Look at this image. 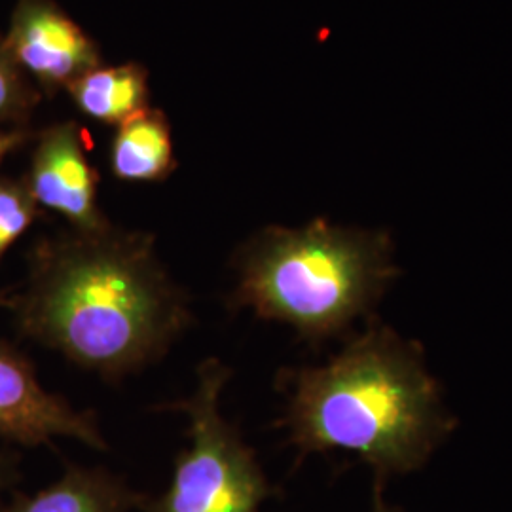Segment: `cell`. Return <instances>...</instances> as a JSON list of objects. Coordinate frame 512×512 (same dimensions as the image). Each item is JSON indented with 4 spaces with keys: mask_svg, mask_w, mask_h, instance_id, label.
Listing matches in <instances>:
<instances>
[{
    "mask_svg": "<svg viewBox=\"0 0 512 512\" xmlns=\"http://www.w3.org/2000/svg\"><path fill=\"white\" fill-rule=\"evenodd\" d=\"M37 133L29 128H0V164L19 148L35 141Z\"/></svg>",
    "mask_w": 512,
    "mask_h": 512,
    "instance_id": "obj_13",
    "label": "cell"
},
{
    "mask_svg": "<svg viewBox=\"0 0 512 512\" xmlns=\"http://www.w3.org/2000/svg\"><path fill=\"white\" fill-rule=\"evenodd\" d=\"M25 181L40 209L61 215L74 232L109 228L97 202L99 173L88 158V135L76 122H59L37 133Z\"/></svg>",
    "mask_w": 512,
    "mask_h": 512,
    "instance_id": "obj_6",
    "label": "cell"
},
{
    "mask_svg": "<svg viewBox=\"0 0 512 512\" xmlns=\"http://www.w3.org/2000/svg\"><path fill=\"white\" fill-rule=\"evenodd\" d=\"M67 92L84 116L116 128L150 107L148 73L139 63L99 65L76 78Z\"/></svg>",
    "mask_w": 512,
    "mask_h": 512,
    "instance_id": "obj_10",
    "label": "cell"
},
{
    "mask_svg": "<svg viewBox=\"0 0 512 512\" xmlns=\"http://www.w3.org/2000/svg\"><path fill=\"white\" fill-rule=\"evenodd\" d=\"M12 294L0 293V308H10Z\"/></svg>",
    "mask_w": 512,
    "mask_h": 512,
    "instance_id": "obj_15",
    "label": "cell"
},
{
    "mask_svg": "<svg viewBox=\"0 0 512 512\" xmlns=\"http://www.w3.org/2000/svg\"><path fill=\"white\" fill-rule=\"evenodd\" d=\"M289 384L285 425L302 454L346 450L380 476L421 467L452 425L420 349L380 325Z\"/></svg>",
    "mask_w": 512,
    "mask_h": 512,
    "instance_id": "obj_2",
    "label": "cell"
},
{
    "mask_svg": "<svg viewBox=\"0 0 512 512\" xmlns=\"http://www.w3.org/2000/svg\"><path fill=\"white\" fill-rule=\"evenodd\" d=\"M40 205L25 177L0 175V260L38 219Z\"/></svg>",
    "mask_w": 512,
    "mask_h": 512,
    "instance_id": "obj_12",
    "label": "cell"
},
{
    "mask_svg": "<svg viewBox=\"0 0 512 512\" xmlns=\"http://www.w3.org/2000/svg\"><path fill=\"white\" fill-rule=\"evenodd\" d=\"M4 42L19 69L48 97L103 65L97 42L54 0H18Z\"/></svg>",
    "mask_w": 512,
    "mask_h": 512,
    "instance_id": "obj_5",
    "label": "cell"
},
{
    "mask_svg": "<svg viewBox=\"0 0 512 512\" xmlns=\"http://www.w3.org/2000/svg\"><path fill=\"white\" fill-rule=\"evenodd\" d=\"M10 310L21 334L107 380L162 359L194 319L154 238L112 224L37 243Z\"/></svg>",
    "mask_w": 512,
    "mask_h": 512,
    "instance_id": "obj_1",
    "label": "cell"
},
{
    "mask_svg": "<svg viewBox=\"0 0 512 512\" xmlns=\"http://www.w3.org/2000/svg\"><path fill=\"white\" fill-rule=\"evenodd\" d=\"M232 372L219 359L198 366L196 391L171 404L188 420L190 446L175 461L165 494L145 499V512H260L272 488L255 452L220 412V395Z\"/></svg>",
    "mask_w": 512,
    "mask_h": 512,
    "instance_id": "obj_4",
    "label": "cell"
},
{
    "mask_svg": "<svg viewBox=\"0 0 512 512\" xmlns=\"http://www.w3.org/2000/svg\"><path fill=\"white\" fill-rule=\"evenodd\" d=\"M385 232L315 219L268 226L236 256L232 306L293 327L321 344L370 311L397 275Z\"/></svg>",
    "mask_w": 512,
    "mask_h": 512,
    "instance_id": "obj_3",
    "label": "cell"
},
{
    "mask_svg": "<svg viewBox=\"0 0 512 512\" xmlns=\"http://www.w3.org/2000/svg\"><path fill=\"white\" fill-rule=\"evenodd\" d=\"M378 512H385L384 507H382V499H378Z\"/></svg>",
    "mask_w": 512,
    "mask_h": 512,
    "instance_id": "obj_16",
    "label": "cell"
},
{
    "mask_svg": "<svg viewBox=\"0 0 512 512\" xmlns=\"http://www.w3.org/2000/svg\"><path fill=\"white\" fill-rule=\"evenodd\" d=\"M110 171L124 183H162L175 169L171 124L164 110L148 109L116 128Z\"/></svg>",
    "mask_w": 512,
    "mask_h": 512,
    "instance_id": "obj_9",
    "label": "cell"
},
{
    "mask_svg": "<svg viewBox=\"0 0 512 512\" xmlns=\"http://www.w3.org/2000/svg\"><path fill=\"white\" fill-rule=\"evenodd\" d=\"M145 499L105 469L71 465L48 488L16 495L0 512H129Z\"/></svg>",
    "mask_w": 512,
    "mask_h": 512,
    "instance_id": "obj_8",
    "label": "cell"
},
{
    "mask_svg": "<svg viewBox=\"0 0 512 512\" xmlns=\"http://www.w3.org/2000/svg\"><path fill=\"white\" fill-rule=\"evenodd\" d=\"M38 101L37 86L19 69L0 35V128H27Z\"/></svg>",
    "mask_w": 512,
    "mask_h": 512,
    "instance_id": "obj_11",
    "label": "cell"
},
{
    "mask_svg": "<svg viewBox=\"0 0 512 512\" xmlns=\"http://www.w3.org/2000/svg\"><path fill=\"white\" fill-rule=\"evenodd\" d=\"M18 480L16 456L0 450V497Z\"/></svg>",
    "mask_w": 512,
    "mask_h": 512,
    "instance_id": "obj_14",
    "label": "cell"
},
{
    "mask_svg": "<svg viewBox=\"0 0 512 512\" xmlns=\"http://www.w3.org/2000/svg\"><path fill=\"white\" fill-rule=\"evenodd\" d=\"M59 437L95 450L107 448L92 412L78 410L61 395L50 393L25 355L0 344V440L38 446Z\"/></svg>",
    "mask_w": 512,
    "mask_h": 512,
    "instance_id": "obj_7",
    "label": "cell"
}]
</instances>
